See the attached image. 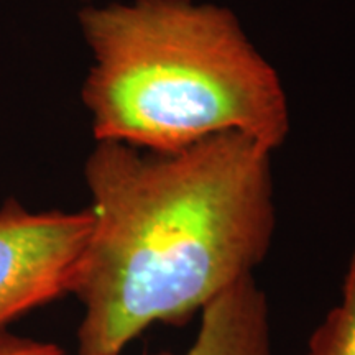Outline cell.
Listing matches in <instances>:
<instances>
[{
    "label": "cell",
    "instance_id": "cell-4",
    "mask_svg": "<svg viewBox=\"0 0 355 355\" xmlns=\"http://www.w3.org/2000/svg\"><path fill=\"white\" fill-rule=\"evenodd\" d=\"M183 355H273L268 301L254 275L204 306L196 339Z\"/></svg>",
    "mask_w": 355,
    "mask_h": 355
},
{
    "label": "cell",
    "instance_id": "cell-6",
    "mask_svg": "<svg viewBox=\"0 0 355 355\" xmlns=\"http://www.w3.org/2000/svg\"><path fill=\"white\" fill-rule=\"evenodd\" d=\"M0 355H64L58 345L0 331Z\"/></svg>",
    "mask_w": 355,
    "mask_h": 355
},
{
    "label": "cell",
    "instance_id": "cell-5",
    "mask_svg": "<svg viewBox=\"0 0 355 355\" xmlns=\"http://www.w3.org/2000/svg\"><path fill=\"white\" fill-rule=\"evenodd\" d=\"M304 355H355V247L340 298L311 334Z\"/></svg>",
    "mask_w": 355,
    "mask_h": 355
},
{
    "label": "cell",
    "instance_id": "cell-2",
    "mask_svg": "<svg viewBox=\"0 0 355 355\" xmlns=\"http://www.w3.org/2000/svg\"><path fill=\"white\" fill-rule=\"evenodd\" d=\"M81 99L96 141L176 152L243 133L278 150L290 105L278 71L227 7L199 0L89 3Z\"/></svg>",
    "mask_w": 355,
    "mask_h": 355
},
{
    "label": "cell",
    "instance_id": "cell-7",
    "mask_svg": "<svg viewBox=\"0 0 355 355\" xmlns=\"http://www.w3.org/2000/svg\"><path fill=\"white\" fill-rule=\"evenodd\" d=\"M84 2H89V0H84Z\"/></svg>",
    "mask_w": 355,
    "mask_h": 355
},
{
    "label": "cell",
    "instance_id": "cell-1",
    "mask_svg": "<svg viewBox=\"0 0 355 355\" xmlns=\"http://www.w3.org/2000/svg\"><path fill=\"white\" fill-rule=\"evenodd\" d=\"M272 155L243 133L166 153L96 141L78 355H121L152 324L184 321L254 275L277 222Z\"/></svg>",
    "mask_w": 355,
    "mask_h": 355
},
{
    "label": "cell",
    "instance_id": "cell-3",
    "mask_svg": "<svg viewBox=\"0 0 355 355\" xmlns=\"http://www.w3.org/2000/svg\"><path fill=\"white\" fill-rule=\"evenodd\" d=\"M92 232L91 211L0 207V331L21 314L73 293Z\"/></svg>",
    "mask_w": 355,
    "mask_h": 355
}]
</instances>
